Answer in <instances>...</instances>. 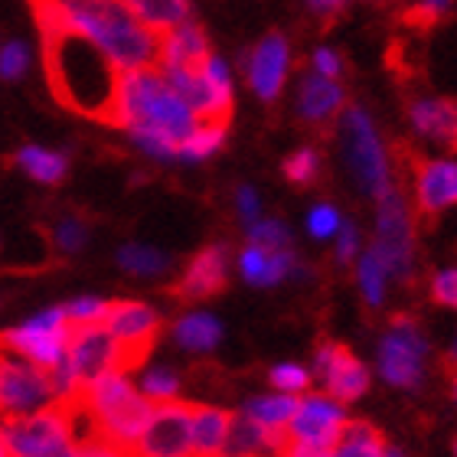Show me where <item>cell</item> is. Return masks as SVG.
<instances>
[{
  "mask_svg": "<svg viewBox=\"0 0 457 457\" xmlns=\"http://www.w3.org/2000/svg\"><path fill=\"white\" fill-rule=\"evenodd\" d=\"M454 451H457V441H454Z\"/></svg>",
  "mask_w": 457,
  "mask_h": 457,
  "instance_id": "cell-50",
  "label": "cell"
},
{
  "mask_svg": "<svg viewBox=\"0 0 457 457\" xmlns=\"http://www.w3.org/2000/svg\"><path fill=\"white\" fill-rule=\"evenodd\" d=\"M248 242L252 245H262V248H287L291 236H287V228L281 222L268 220V222H252L248 226Z\"/></svg>",
  "mask_w": 457,
  "mask_h": 457,
  "instance_id": "cell-35",
  "label": "cell"
},
{
  "mask_svg": "<svg viewBox=\"0 0 457 457\" xmlns=\"http://www.w3.org/2000/svg\"><path fill=\"white\" fill-rule=\"evenodd\" d=\"M451 10H454V0H421L419 7H411L402 13V23L411 29H421V33H428L441 23V20L448 17Z\"/></svg>",
  "mask_w": 457,
  "mask_h": 457,
  "instance_id": "cell-30",
  "label": "cell"
},
{
  "mask_svg": "<svg viewBox=\"0 0 457 457\" xmlns=\"http://www.w3.org/2000/svg\"><path fill=\"white\" fill-rule=\"evenodd\" d=\"M395 161L415 187V216L421 226H431L448 206H457V163L428 161L405 141L395 144Z\"/></svg>",
  "mask_w": 457,
  "mask_h": 457,
  "instance_id": "cell-6",
  "label": "cell"
},
{
  "mask_svg": "<svg viewBox=\"0 0 457 457\" xmlns=\"http://www.w3.org/2000/svg\"><path fill=\"white\" fill-rule=\"evenodd\" d=\"M62 360H66L79 392L86 389L88 382H96L98 376H105V372H124L121 343L114 340L105 324L69 327V340H66Z\"/></svg>",
  "mask_w": 457,
  "mask_h": 457,
  "instance_id": "cell-8",
  "label": "cell"
},
{
  "mask_svg": "<svg viewBox=\"0 0 457 457\" xmlns=\"http://www.w3.org/2000/svg\"><path fill=\"white\" fill-rule=\"evenodd\" d=\"M287 76V39L281 33H268L248 59V86L262 102H275Z\"/></svg>",
  "mask_w": 457,
  "mask_h": 457,
  "instance_id": "cell-18",
  "label": "cell"
},
{
  "mask_svg": "<svg viewBox=\"0 0 457 457\" xmlns=\"http://www.w3.org/2000/svg\"><path fill=\"white\" fill-rule=\"evenodd\" d=\"M343 108V88L327 76H307L297 98L301 121L311 128H330Z\"/></svg>",
  "mask_w": 457,
  "mask_h": 457,
  "instance_id": "cell-21",
  "label": "cell"
},
{
  "mask_svg": "<svg viewBox=\"0 0 457 457\" xmlns=\"http://www.w3.org/2000/svg\"><path fill=\"white\" fill-rule=\"evenodd\" d=\"M238 212H242V220H245L248 226L258 220V196L252 187H242V190H238Z\"/></svg>",
  "mask_w": 457,
  "mask_h": 457,
  "instance_id": "cell-46",
  "label": "cell"
},
{
  "mask_svg": "<svg viewBox=\"0 0 457 457\" xmlns=\"http://www.w3.org/2000/svg\"><path fill=\"white\" fill-rule=\"evenodd\" d=\"M346 425V411L334 399L311 395L297 402L295 419L287 421V438L291 445H311V448H334Z\"/></svg>",
  "mask_w": 457,
  "mask_h": 457,
  "instance_id": "cell-16",
  "label": "cell"
},
{
  "mask_svg": "<svg viewBox=\"0 0 457 457\" xmlns=\"http://www.w3.org/2000/svg\"><path fill=\"white\" fill-rule=\"evenodd\" d=\"M79 457H134V454L128 448H121V445L96 435V438L79 441Z\"/></svg>",
  "mask_w": 457,
  "mask_h": 457,
  "instance_id": "cell-42",
  "label": "cell"
},
{
  "mask_svg": "<svg viewBox=\"0 0 457 457\" xmlns=\"http://www.w3.org/2000/svg\"><path fill=\"white\" fill-rule=\"evenodd\" d=\"M141 392L147 395V399H157V402L177 399V392H180V379H177L170 370H151V372H144Z\"/></svg>",
  "mask_w": 457,
  "mask_h": 457,
  "instance_id": "cell-34",
  "label": "cell"
},
{
  "mask_svg": "<svg viewBox=\"0 0 457 457\" xmlns=\"http://www.w3.org/2000/svg\"><path fill=\"white\" fill-rule=\"evenodd\" d=\"M206 56H210V39L190 20L161 33V49H157L161 69H193L200 66Z\"/></svg>",
  "mask_w": 457,
  "mask_h": 457,
  "instance_id": "cell-20",
  "label": "cell"
},
{
  "mask_svg": "<svg viewBox=\"0 0 457 457\" xmlns=\"http://www.w3.org/2000/svg\"><path fill=\"white\" fill-rule=\"evenodd\" d=\"M304 4L311 7V13H317L324 23H334L343 10H346V0H304Z\"/></svg>",
  "mask_w": 457,
  "mask_h": 457,
  "instance_id": "cell-44",
  "label": "cell"
},
{
  "mask_svg": "<svg viewBox=\"0 0 457 457\" xmlns=\"http://www.w3.org/2000/svg\"><path fill=\"white\" fill-rule=\"evenodd\" d=\"M128 134H131V141L137 144L144 154H151V157H161V161L177 157V141H170L167 134L151 131V128H128Z\"/></svg>",
  "mask_w": 457,
  "mask_h": 457,
  "instance_id": "cell-33",
  "label": "cell"
},
{
  "mask_svg": "<svg viewBox=\"0 0 457 457\" xmlns=\"http://www.w3.org/2000/svg\"><path fill=\"white\" fill-rule=\"evenodd\" d=\"M39 29H72L92 39L118 72L157 62L161 33L147 29L121 0H33Z\"/></svg>",
  "mask_w": 457,
  "mask_h": 457,
  "instance_id": "cell-1",
  "label": "cell"
},
{
  "mask_svg": "<svg viewBox=\"0 0 457 457\" xmlns=\"http://www.w3.org/2000/svg\"><path fill=\"white\" fill-rule=\"evenodd\" d=\"M29 69V49L27 43H7L0 49V79H23V72Z\"/></svg>",
  "mask_w": 457,
  "mask_h": 457,
  "instance_id": "cell-38",
  "label": "cell"
},
{
  "mask_svg": "<svg viewBox=\"0 0 457 457\" xmlns=\"http://www.w3.org/2000/svg\"><path fill=\"white\" fill-rule=\"evenodd\" d=\"M69 317V327H79V324H102L108 314V301L102 297H76L72 304L62 307Z\"/></svg>",
  "mask_w": 457,
  "mask_h": 457,
  "instance_id": "cell-32",
  "label": "cell"
},
{
  "mask_svg": "<svg viewBox=\"0 0 457 457\" xmlns=\"http://www.w3.org/2000/svg\"><path fill=\"white\" fill-rule=\"evenodd\" d=\"M431 297H435V304L457 311V265L448 268V271H441V275L431 281Z\"/></svg>",
  "mask_w": 457,
  "mask_h": 457,
  "instance_id": "cell-40",
  "label": "cell"
},
{
  "mask_svg": "<svg viewBox=\"0 0 457 457\" xmlns=\"http://www.w3.org/2000/svg\"><path fill=\"white\" fill-rule=\"evenodd\" d=\"M285 177L295 183V187H311V183L320 177V157H317V151L304 147V151L291 154L285 161Z\"/></svg>",
  "mask_w": 457,
  "mask_h": 457,
  "instance_id": "cell-31",
  "label": "cell"
},
{
  "mask_svg": "<svg viewBox=\"0 0 457 457\" xmlns=\"http://www.w3.org/2000/svg\"><path fill=\"white\" fill-rule=\"evenodd\" d=\"M409 118L419 134L457 151V98H419L409 105Z\"/></svg>",
  "mask_w": 457,
  "mask_h": 457,
  "instance_id": "cell-19",
  "label": "cell"
},
{
  "mask_svg": "<svg viewBox=\"0 0 457 457\" xmlns=\"http://www.w3.org/2000/svg\"><path fill=\"white\" fill-rule=\"evenodd\" d=\"M314 366H317V376L327 382L330 395L337 402H343V405L356 402L370 389V372L353 356V350L346 343L324 340L314 353Z\"/></svg>",
  "mask_w": 457,
  "mask_h": 457,
  "instance_id": "cell-15",
  "label": "cell"
},
{
  "mask_svg": "<svg viewBox=\"0 0 457 457\" xmlns=\"http://www.w3.org/2000/svg\"><path fill=\"white\" fill-rule=\"evenodd\" d=\"M271 386H278V389L285 392H301L311 386V376L301 366H275L271 370Z\"/></svg>",
  "mask_w": 457,
  "mask_h": 457,
  "instance_id": "cell-41",
  "label": "cell"
},
{
  "mask_svg": "<svg viewBox=\"0 0 457 457\" xmlns=\"http://www.w3.org/2000/svg\"><path fill=\"white\" fill-rule=\"evenodd\" d=\"M457 366V343H454V350L448 353V360H445V370H454Z\"/></svg>",
  "mask_w": 457,
  "mask_h": 457,
  "instance_id": "cell-49",
  "label": "cell"
},
{
  "mask_svg": "<svg viewBox=\"0 0 457 457\" xmlns=\"http://www.w3.org/2000/svg\"><path fill=\"white\" fill-rule=\"evenodd\" d=\"M314 69L317 76H327V79H337L343 72V62L337 53H330V49H317L314 53Z\"/></svg>",
  "mask_w": 457,
  "mask_h": 457,
  "instance_id": "cell-43",
  "label": "cell"
},
{
  "mask_svg": "<svg viewBox=\"0 0 457 457\" xmlns=\"http://www.w3.org/2000/svg\"><path fill=\"white\" fill-rule=\"evenodd\" d=\"M102 324L112 330V337L121 343L124 372L137 370L151 356L157 334H161V314L141 301H112Z\"/></svg>",
  "mask_w": 457,
  "mask_h": 457,
  "instance_id": "cell-14",
  "label": "cell"
},
{
  "mask_svg": "<svg viewBox=\"0 0 457 457\" xmlns=\"http://www.w3.org/2000/svg\"><path fill=\"white\" fill-rule=\"evenodd\" d=\"M66 340H69V317L62 307H49L43 314L29 317L27 324L0 334V346H7L10 353L29 360L39 370H53L62 360Z\"/></svg>",
  "mask_w": 457,
  "mask_h": 457,
  "instance_id": "cell-9",
  "label": "cell"
},
{
  "mask_svg": "<svg viewBox=\"0 0 457 457\" xmlns=\"http://www.w3.org/2000/svg\"><path fill=\"white\" fill-rule=\"evenodd\" d=\"M238 268L245 281L252 285H278L285 281L287 275H295L297 258L287 252V248H262V245H248L238 258Z\"/></svg>",
  "mask_w": 457,
  "mask_h": 457,
  "instance_id": "cell-22",
  "label": "cell"
},
{
  "mask_svg": "<svg viewBox=\"0 0 457 457\" xmlns=\"http://www.w3.org/2000/svg\"><path fill=\"white\" fill-rule=\"evenodd\" d=\"M118 265L124 271H131V275L154 278V275H163L170 268V255H163V252H157L151 245H124L118 252Z\"/></svg>",
  "mask_w": 457,
  "mask_h": 457,
  "instance_id": "cell-29",
  "label": "cell"
},
{
  "mask_svg": "<svg viewBox=\"0 0 457 457\" xmlns=\"http://www.w3.org/2000/svg\"><path fill=\"white\" fill-rule=\"evenodd\" d=\"M0 441L10 457H37L43 451L72 441V425H69L66 402L56 399L53 405L29 415H10L0 419Z\"/></svg>",
  "mask_w": 457,
  "mask_h": 457,
  "instance_id": "cell-7",
  "label": "cell"
},
{
  "mask_svg": "<svg viewBox=\"0 0 457 457\" xmlns=\"http://www.w3.org/2000/svg\"><path fill=\"white\" fill-rule=\"evenodd\" d=\"M114 124L118 128H151V131L167 134L180 147L183 137H190V131L200 121L183 105V98L167 86V79L147 66L118 76Z\"/></svg>",
  "mask_w": 457,
  "mask_h": 457,
  "instance_id": "cell-3",
  "label": "cell"
},
{
  "mask_svg": "<svg viewBox=\"0 0 457 457\" xmlns=\"http://www.w3.org/2000/svg\"><path fill=\"white\" fill-rule=\"evenodd\" d=\"M37 457H79V445L76 441H66V445H56V448L43 451V454Z\"/></svg>",
  "mask_w": 457,
  "mask_h": 457,
  "instance_id": "cell-47",
  "label": "cell"
},
{
  "mask_svg": "<svg viewBox=\"0 0 457 457\" xmlns=\"http://www.w3.org/2000/svg\"><path fill=\"white\" fill-rule=\"evenodd\" d=\"M382 451H386V435L376 425H370V421H346L330 457H382Z\"/></svg>",
  "mask_w": 457,
  "mask_h": 457,
  "instance_id": "cell-24",
  "label": "cell"
},
{
  "mask_svg": "<svg viewBox=\"0 0 457 457\" xmlns=\"http://www.w3.org/2000/svg\"><path fill=\"white\" fill-rule=\"evenodd\" d=\"M226 128L228 124H196L190 131V137H183L180 147H177V157L183 161H203V157H212L220 151L222 141H226Z\"/></svg>",
  "mask_w": 457,
  "mask_h": 457,
  "instance_id": "cell-28",
  "label": "cell"
},
{
  "mask_svg": "<svg viewBox=\"0 0 457 457\" xmlns=\"http://www.w3.org/2000/svg\"><path fill=\"white\" fill-rule=\"evenodd\" d=\"M43 33V66L49 88L62 108L114 124V96H118V69L102 49L72 29H39Z\"/></svg>",
  "mask_w": 457,
  "mask_h": 457,
  "instance_id": "cell-2",
  "label": "cell"
},
{
  "mask_svg": "<svg viewBox=\"0 0 457 457\" xmlns=\"http://www.w3.org/2000/svg\"><path fill=\"white\" fill-rule=\"evenodd\" d=\"M372 255L379 258L386 275H395L405 285L411 281V258H415V248H411V216L405 200H402V193L395 190L379 196V232H376Z\"/></svg>",
  "mask_w": 457,
  "mask_h": 457,
  "instance_id": "cell-10",
  "label": "cell"
},
{
  "mask_svg": "<svg viewBox=\"0 0 457 457\" xmlns=\"http://www.w3.org/2000/svg\"><path fill=\"white\" fill-rule=\"evenodd\" d=\"M82 402L92 411L98 435L128 451L134 448V441L144 431L154 409L147 395L134 389L124 372H105L96 382H88L82 389Z\"/></svg>",
  "mask_w": 457,
  "mask_h": 457,
  "instance_id": "cell-4",
  "label": "cell"
},
{
  "mask_svg": "<svg viewBox=\"0 0 457 457\" xmlns=\"http://www.w3.org/2000/svg\"><path fill=\"white\" fill-rule=\"evenodd\" d=\"M297 399L291 395H265V399H252L245 405V415L265 428H287V421L295 419Z\"/></svg>",
  "mask_w": 457,
  "mask_h": 457,
  "instance_id": "cell-27",
  "label": "cell"
},
{
  "mask_svg": "<svg viewBox=\"0 0 457 457\" xmlns=\"http://www.w3.org/2000/svg\"><path fill=\"white\" fill-rule=\"evenodd\" d=\"M190 402L167 399L151 409V419L134 441V457H193Z\"/></svg>",
  "mask_w": 457,
  "mask_h": 457,
  "instance_id": "cell-13",
  "label": "cell"
},
{
  "mask_svg": "<svg viewBox=\"0 0 457 457\" xmlns=\"http://www.w3.org/2000/svg\"><path fill=\"white\" fill-rule=\"evenodd\" d=\"M53 238H56V245L62 248L66 255H72V252H79V248L88 242V226L82 220H76V216H69V220H59Z\"/></svg>",
  "mask_w": 457,
  "mask_h": 457,
  "instance_id": "cell-37",
  "label": "cell"
},
{
  "mask_svg": "<svg viewBox=\"0 0 457 457\" xmlns=\"http://www.w3.org/2000/svg\"><path fill=\"white\" fill-rule=\"evenodd\" d=\"M220 337H222L220 320L210 314H187L177 320V327H173V340L180 343L183 350L206 353L220 343Z\"/></svg>",
  "mask_w": 457,
  "mask_h": 457,
  "instance_id": "cell-25",
  "label": "cell"
},
{
  "mask_svg": "<svg viewBox=\"0 0 457 457\" xmlns=\"http://www.w3.org/2000/svg\"><path fill=\"white\" fill-rule=\"evenodd\" d=\"M121 4L154 33H167L190 20V0H121Z\"/></svg>",
  "mask_w": 457,
  "mask_h": 457,
  "instance_id": "cell-23",
  "label": "cell"
},
{
  "mask_svg": "<svg viewBox=\"0 0 457 457\" xmlns=\"http://www.w3.org/2000/svg\"><path fill=\"white\" fill-rule=\"evenodd\" d=\"M226 268H228V252L226 245H206L200 248L193 262L187 265L183 278L177 281L173 295L180 301H210L226 287Z\"/></svg>",
  "mask_w": 457,
  "mask_h": 457,
  "instance_id": "cell-17",
  "label": "cell"
},
{
  "mask_svg": "<svg viewBox=\"0 0 457 457\" xmlns=\"http://www.w3.org/2000/svg\"><path fill=\"white\" fill-rule=\"evenodd\" d=\"M425 350H428V343L421 337L419 320L409 314H395L389 337L382 340L379 350L382 376L399 389H419L421 370H425Z\"/></svg>",
  "mask_w": 457,
  "mask_h": 457,
  "instance_id": "cell-12",
  "label": "cell"
},
{
  "mask_svg": "<svg viewBox=\"0 0 457 457\" xmlns=\"http://www.w3.org/2000/svg\"><path fill=\"white\" fill-rule=\"evenodd\" d=\"M340 232V248H337V255H340V262L346 265V262H353V255H356V245H360V232L353 226H343L337 228Z\"/></svg>",
  "mask_w": 457,
  "mask_h": 457,
  "instance_id": "cell-45",
  "label": "cell"
},
{
  "mask_svg": "<svg viewBox=\"0 0 457 457\" xmlns=\"http://www.w3.org/2000/svg\"><path fill=\"white\" fill-rule=\"evenodd\" d=\"M307 228H311V236H317V238L334 236L337 228H340V216H337L334 206L320 203V206H314V210H311V216H307Z\"/></svg>",
  "mask_w": 457,
  "mask_h": 457,
  "instance_id": "cell-39",
  "label": "cell"
},
{
  "mask_svg": "<svg viewBox=\"0 0 457 457\" xmlns=\"http://www.w3.org/2000/svg\"><path fill=\"white\" fill-rule=\"evenodd\" d=\"M167 86L183 98L200 124H228L232 118V79L220 56H206L193 69H161Z\"/></svg>",
  "mask_w": 457,
  "mask_h": 457,
  "instance_id": "cell-5",
  "label": "cell"
},
{
  "mask_svg": "<svg viewBox=\"0 0 457 457\" xmlns=\"http://www.w3.org/2000/svg\"><path fill=\"white\" fill-rule=\"evenodd\" d=\"M17 167L20 170H27L33 180L39 183H59L66 177L69 170V161L66 154L59 151H49V147H20L17 151Z\"/></svg>",
  "mask_w": 457,
  "mask_h": 457,
  "instance_id": "cell-26",
  "label": "cell"
},
{
  "mask_svg": "<svg viewBox=\"0 0 457 457\" xmlns=\"http://www.w3.org/2000/svg\"><path fill=\"white\" fill-rule=\"evenodd\" d=\"M343 134H346V161H350L360 187L370 196H376V200L386 196L392 190L389 163H386V151H382L379 134L372 128L370 114L362 112V108H350L346 124H343Z\"/></svg>",
  "mask_w": 457,
  "mask_h": 457,
  "instance_id": "cell-11",
  "label": "cell"
},
{
  "mask_svg": "<svg viewBox=\"0 0 457 457\" xmlns=\"http://www.w3.org/2000/svg\"><path fill=\"white\" fill-rule=\"evenodd\" d=\"M445 372H448V382H451V395L457 399V366L454 370H445Z\"/></svg>",
  "mask_w": 457,
  "mask_h": 457,
  "instance_id": "cell-48",
  "label": "cell"
},
{
  "mask_svg": "<svg viewBox=\"0 0 457 457\" xmlns=\"http://www.w3.org/2000/svg\"><path fill=\"white\" fill-rule=\"evenodd\" d=\"M382 281H386V271H382L379 258L372 255V252H370V255H362V262H360V285H362V291H366V301H370L372 307L382 301Z\"/></svg>",
  "mask_w": 457,
  "mask_h": 457,
  "instance_id": "cell-36",
  "label": "cell"
}]
</instances>
